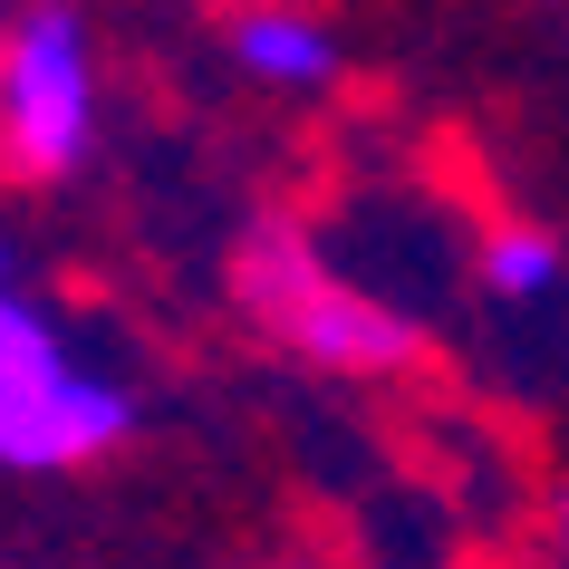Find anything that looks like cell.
I'll return each instance as SVG.
<instances>
[{"label": "cell", "instance_id": "obj_1", "mask_svg": "<svg viewBox=\"0 0 569 569\" xmlns=\"http://www.w3.org/2000/svg\"><path fill=\"white\" fill-rule=\"evenodd\" d=\"M232 300L261 338H280L290 358H309L319 377H406L425 358L416 309L377 300L358 280H338L319 251H309L300 222H241L232 241Z\"/></svg>", "mask_w": 569, "mask_h": 569}, {"label": "cell", "instance_id": "obj_2", "mask_svg": "<svg viewBox=\"0 0 569 569\" xmlns=\"http://www.w3.org/2000/svg\"><path fill=\"white\" fill-rule=\"evenodd\" d=\"M136 387L68 348L59 309L0 280V473H88L136 435Z\"/></svg>", "mask_w": 569, "mask_h": 569}, {"label": "cell", "instance_id": "obj_3", "mask_svg": "<svg viewBox=\"0 0 569 569\" xmlns=\"http://www.w3.org/2000/svg\"><path fill=\"white\" fill-rule=\"evenodd\" d=\"M0 154H10L30 183L88 174V154H97V39H88V10H68V0L10 10Z\"/></svg>", "mask_w": 569, "mask_h": 569}, {"label": "cell", "instance_id": "obj_4", "mask_svg": "<svg viewBox=\"0 0 569 569\" xmlns=\"http://www.w3.org/2000/svg\"><path fill=\"white\" fill-rule=\"evenodd\" d=\"M222 59L270 97H329L348 78V39L309 0H241L232 20H222Z\"/></svg>", "mask_w": 569, "mask_h": 569}, {"label": "cell", "instance_id": "obj_5", "mask_svg": "<svg viewBox=\"0 0 569 569\" xmlns=\"http://www.w3.org/2000/svg\"><path fill=\"white\" fill-rule=\"evenodd\" d=\"M473 280L492 309H550L569 290V241L550 222H492L473 251Z\"/></svg>", "mask_w": 569, "mask_h": 569}, {"label": "cell", "instance_id": "obj_6", "mask_svg": "<svg viewBox=\"0 0 569 569\" xmlns=\"http://www.w3.org/2000/svg\"><path fill=\"white\" fill-rule=\"evenodd\" d=\"M550 540H560V560H569V482L550 492Z\"/></svg>", "mask_w": 569, "mask_h": 569}, {"label": "cell", "instance_id": "obj_7", "mask_svg": "<svg viewBox=\"0 0 569 569\" xmlns=\"http://www.w3.org/2000/svg\"><path fill=\"white\" fill-rule=\"evenodd\" d=\"M10 261H20V251H10V232H0V280H10Z\"/></svg>", "mask_w": 569, "mask_h": 569}, {"label": "cell", "instance_id": "obj_8", "mask_svg": "<svg viewBox=\"0 0 569 569\" xmlns=\"http://www.w3.org/2000/svg\"><path fill=\"white\" fill-rule=\"evenodd\" d=\"M0 68H10V10H0Z\"/></svg>", "mask_w": 569, "mask_h": 569}]
</instances>
